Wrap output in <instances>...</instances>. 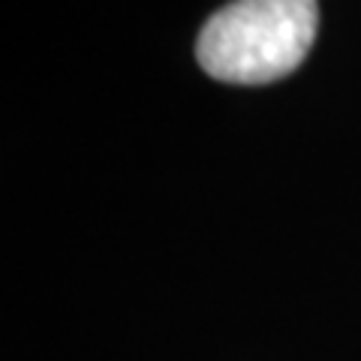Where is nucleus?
Masks as SVG:
<instances>
[{
  "label": "nucleus",
  "mask_w": 361,
  "mask_h": 361,
  "mask_svg": "<svg viewBox=\"0 0 361 361\" xmlns=\"http://www.w3.org/2000/svg\"><path fill=\"white\" fill-rule=\"evenodd\" d=\"M316 30V0H235L202 27L196 61L217 82L268 85L298 70Z\"/></svg>",
  "instance_id": "1"
}]
</instances>
